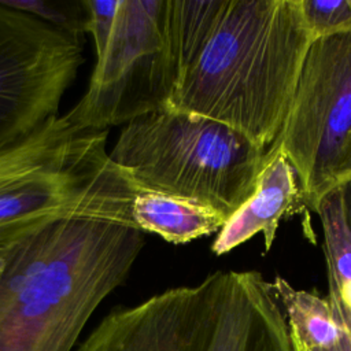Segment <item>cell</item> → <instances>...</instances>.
<instances>
[{
  "mask_svg": "<svg viewBox=\"0 0 351 351\" xmlns=\"http://www.w3.org/2000/svg\"><path fill=\"white\" fill-rule=\"evenodd\" d=\"M143 245L133 226L66 217L0 247V351H73Z\"/></svg>",
  "mask_w": 351,
  "mask_h": 351,
  "instance_id": "6da1fadb",
  "label": "cell"
},
{
  "mask_svg": "<svg viewBox=\"0 0 351 351\" xmlns=\"http://www.w3.org/2000/svg\"><path fill=\"white\" fill-rule=\"evenodd\" d=\"M313 40L300 0H226L180 71L171 107L226 123L270 148Z\"/></svg>",
  "mask_w": 351,
  "mask_h": 351,
  "instance_id": "7a4b0ae2",
  "label": "cell"
},
{
  "mask_svg": "<svg viewBox=\"0 0 351 351\" xmlns=\"http://www.w3.org/2000/svg\"><path fill=\"white\" fill-rule=\"evenodd\" d=\"M74 351H295L280 300L259 271L218 270L112 308Z\"/></svg>",
  "mask_w": 351,
  "mask_h": 351,
  "instance_id": "3957f363",
  "label": "cell"
},
{
  "mask_svg": "<svg viewBox=\"0 0 351 351\" xmlns=\"http://www.w3.org/2000/svg\"><path fill=\"white\" fill-rule=\"evenodd\" d=\"M107 138L108 130L81 128L63 114L0 145V247L66 217L136 228L137 189L112 162Z\"/></svg>",
  "mask_w": 351,
  "mask_h": 351,
  "instance_id": "277c9868",
  "label": "cell"
},
{
  "mask_svg": "<svg viewBox=\"0 0 351 351\" xmlns=\"http://www.w3.org/2000/svg\"><path fill=\"white\" fill-rule=\"evenodd\" d=\"M270 154L226 123L171 106L126 123L110 151L137 191L192 202L225 221L252 196Z\"/></svg>",
  "mask_w": 351,
  "mask_h": 351,
  "instance_id": "5b68a950",
  "label": "cell"
},
{
  "mask_svg": "<svg viewBox=\"0 0 351 351\" xmlns=\"http://www.w3.org/2000/svg\"><path fill=\"white\" fill-rule=\"evenodd\" d=\"M271 147L295 169L314 213L326 193L351 181V32L313 40Z\"/></svg>",
  "mask_w": 351,
  "mask_h": 351,
  "instance_id": "8992f818",
  "label": "cell"
},
{
  "mask_svg": "<svg viewBox=\"0 0 351 351\" xmlns=\"http://www.w3.org/2000/svg\"><path fill=\"white\" fill-rule=\"evenodd\" d=\"M178 82L169 0H119L115 25L96 56L86 92L64 115L97 130L171 106Z\"/></svg>",
  "mask_w": 351,
  "mask_h": 351,
  "instance_id": "52a82bcc",
  "label": "cell"
},
{
  "mask_svg": "<svg viewBox=\"0 0 351 351\" xmlns=\"http://www.w3.org/2000/svg\"><path fill=\"white\" fill-rule=\"evenodd\" d=\"M84 43L0 0V145L59 115Z\"/></svg>",
  "mask_w": 351,
  "mask_h": 351,
  "instance_id": "ba28073f",
  "label": "cell"
},
{
  "mask_svg": "<svg viewBox=\"0 0 351 351\" xmlns=\"http://www.w3.org/2000/svg\"><path fill=\"white\" fill-rule=\"evenodd\" d=\"M299 208L306 207L296 171L285 155L271 147L255 192L221 228L211 251L215 255H223L262 233L265 252H269L280 221L298 213Z\"/></svg>",
  "mask_w": 351,
  "mask_h": 351,
  "instance_id": "9c48e42d",
  "label": "cell"
},
{
  "mask_svg": "<svg viewBox=\"0 0 351 351\" xmlns=\"http://www.w3.org/2000/svg\"><path fill=\"white\" fill-rule=\"evenodd\" d=\"M315 214L324 233L329 288L326 299L337 325L351 341V218L344 185L326 193Z\"/></svg>",
  "mask_w": 351,
  "mask_h": 351,
  "instance_id": "30bf717a",
  "label": "cell"
},
{
  "mask_svg": "<svg viewBox=\"0 0 351 351\" xmlns=\"http://www.w3.org/2000/svg\"><path fill=\"white\" fill-rule=\"evenodd\" d=\"M132 219L143 233H155L173 244H185L219 232L226 222L203 206L149 191H137L132 204Z\"/></svg>",
  "mask_w": 351,
  "mask_h": 351,
  "instance_id": "8fae6325",
  "label": "cell"
},
{
  "mask_svg": "<svg viewBox=\"0 0 351 351\" xmlns=\"http://www.w3.org/2000/svg\"><path fill=\"white\" fill-rule=\"evenodd\" d=\"M271 284L284 310L292 340L308 351H340L343 330L326 298L296 289L280 276Z\"/></svg>",
  "mask_w": 351,
  "mask_h": 351,
  "instance_id": "7c38bea8",
  "label": "cell"
},
{
  "mask_svg": "<svg viewBox=\"0 0 351 351\" xmlns=\"http://www.w3.org/2000/svg\"><path fill=\"white\" fill-rule=\"evenodd\" d=\"M11 7L25 11L51 25L63 34L84 41L88 33L85 0H5Z\"/></svg>",
  "mask_w": 351,
  "mask_h": 351,
  "instance_id": "4fadbf2b",
  "label": "cell"
},
{
  "mask_svg": "<svg viewBox=\"0 0 351 351\" xmlns=\"http://www.w3.org/2000/svg\"><path fill=\"white\" fill-rule=\"evenodd\" d=\"M300 8L314 38L351 32V0H300Z\"/></svg>",
  "mask_w": 351,
  "mask_h": 351,
  "instance_id": "5bb4252c",
  "label": "cell"
},
{
  "mask_svg": "<svg viewBox=\"0 0 351 351\" xmlns=\"http://www.w3.org/2000/svg\"><path fill=\"white\" fill-rule=\"evenodd\" d=\"M85 5L88 10V33H90L93 38L97 56L104 51L111 37L119 7V0H85Z\"/></svg>",
  "mask_w": 351,
  "mask_h": 351,
  "instance_id": "9a60e30c",
  "label": "cell"
},
{
  "mask_svg": "<svg viewBox=\"0 0 351 351\" xmlns=\"http://www.w3.org/2000/svg\"><path fill=\"white\" fill-rule=\"evenodd\" d=\"M344 191H346V200H347V206H348V211H350V218H351V181L344 185Z\"/></svg>",
  "mask_w": 351,
  "mask_h": 351,
  "instance_id": "2e32d148",
  "label": "cell"
},
{
  "mask_svg": "<svg viewBox=\"0 0 351 351\" xmlns=\"http://www.w3.org/2000/svg\"><path fill=\"white\" fill-rule=\"evenodd\" d=\"M293 341V348H295V351H308L306 347H303L300 343H298V341H295V340H292Z\"/></svg>",
  "mask_w": 351,
  "mask_h": 351,
  "instance_id": "e0dca14e",
  "label": "cell"
}]
</instances>
